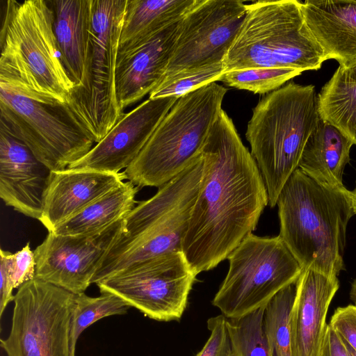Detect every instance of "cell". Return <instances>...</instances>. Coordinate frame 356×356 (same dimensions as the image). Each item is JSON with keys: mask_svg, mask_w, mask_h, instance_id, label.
<instances>
[{"mask_svg": "<svg viewBox=\"0 0 356 356\" xmlns=\"http://www.w3.org/2000/svg\"><path fill=\"white\" fill-rule=\"evenodd\" d=\"M182 252L156 258L129 275L97 283L101 293H111L149 318L168 322L181 319L195 280Z\"/></svg>", "mask_w": 356, "mask_h": 356, "instance_id": "cell-12", "label": "cell"}, {"mask_svg": "<svg viewBox=\"0 0 356 356\" xmlns=\"http://www.w3.org/2000/svg\"><path fill=\"white\" fill-rule=\"evenodd\" d=\"M139 188L123 181L107 193L58 225L53 231L60 236H85L99 233L124 218L136 207Z\"/></svg>", "mask_w": 356, "mask_h": 356, "instance_id": "cell-23", "label": "cell"}, {"mask_svg": "<svg viewBox=\"0 0 356 356\" xmlns=\"http://www.w3.org/2000/svg\"><path fill=\"white\" fill-rule=\"evenodd\" d=\"M211 334L208 340L195 356H232V346L227 327V318L218 315L207 321Z\"/></svg>", "mask_w": 356, "mask_h": 356, "instance_id": "cell-31", "label": "cell"}, {"mask_svg": "<svg viewBox=\"0 0 356 356\" xmlns=\"http://www.w3.org/2000/svg\"><path fill=\"white\" fill-rule=\"evenodd\" d=\"M349 294L350 300L356 304V278L351 283Z\"/></svg>", "mask_w": 356, "mask_h": 356, "instance_id": "cell-37", "label": "cell"}, {"mask_svg": "<svg viewBox=\"0 0 356 356\" xmlns=\"http://www.w3.org/2000/svg\"><path fill=\"white\" fill-rule=\"evenodd\" d=\"M202 172L200 152L153 197L136 205L124 218L123 232L104 257L92 284L129 275L156 258L182 252Z\"/></svg>", "mask_w": 356, "mask_h": 356, "instance_id": "cell-3", "label": "cell"}, {"mask_svg": "<svg viewBox=\"0 0 356 356\" xmlns=\"http://www.w3.org/2000/svg\"><path fill=\"white\" fill-rule=\"evenodd\" d=\"M276 205L279 236L303 270L335 277L346 270V229L355 214L350 191L322 185L297 168Z\"/></svg>", "mask_w": 356, "mask_h": 356, "instance_id": "cell-2", "label": "cell"}, {"mask_svg": "<svg viewBox=\"0 0 356 356\" xmlns=\"http://www.w3.org/2000/svg\"><path fill=\"white\" fill-rule=\"evenodd\" d=\"M10 252L0 250V317L6 308L8 303L14 300L13 295L15 289L12 275L10 269L9 254Z\"/></svg>", "mask_w": 356, "mask_h": 356, "instance_id": "cell-34", "label": "cell"}, {"mask_svg": "<svg viewBox=\"0 0 356 356\" xmlns=\"http://www.w3.org/2000/svg\"><path fill=\"white\" fill-rule=\"evenodd\" d=\"M339 288L337 277L302 270L290 314L291 356H320L327 313Z\"/></svg>", "mask_w": 356, "mask_h": 356, "instance_id": "cell-18", "label": "cell"}, {"mask_svg": "<svg viewBox=\"0 0 356 356\" xmlns=\"http://www.w3.org/2000/svg\"><path fill=\"white\" fill-rule=\"evenodd\" d=\"M265 306L238 318H227L234 356H274L273 347L264 330Z\"/></svg>", "mask_w": 356, "mask_h": 356, "instance_id": "cell-26", "label": "cell"}, {"mask_svg": "<svg viewBox=\"0 0 356 356\" xmlns=\"http://www.w3.org/2000/svg\"><path fill=\"white\" fill-rule=\"evenodd\" d=\"M202 172L182 252L194 273L209 270L255 229L268 205L251 153L222 109L202 146Z\"/></svg>", "mask_w": 356, "mask_h": 356, "instance_id": "cell-1", "label": "cell"}, {"mask_svg": "<svg viewBox=\"0 0 356 356\" xmlns=\"http://www.w3.org/2000/svg\"><path fill=\"white\" fill-rule=\"evenodd\" d=\"M50 1H6L0 32V84L66 104L75 84L62 63Z\"/></svg>", "mask_w": 356, "mask_h": 356, "instance_id": "cell-4", "label": "cell"}, {"mask_svg": "<svg viewBox=\"0 0 356 356\" xmlns=\"http://www.w3.org/2000/svg\"><path fill=\"white\" fill-rule=\"evenodd\" d=\"M321 118L341 131L356 145V83L335 71L318 95Z\"/></svg>", "mask_w": 356, "mask_h": 356, "instance_id": "cell-25", "label": "cell"}, {"mask_svg": "<svg viewBox=\"0 0 356 356\" xmlns=\"http://www.w3.org/2000/svg\"><path fill=\"white\" fill-rule=\"evenodd\" d=\"M320 356H349L341 339L328 324Z\"/></svg>", "mask_w": 356, "mask_h": 356, "instance_id": "cell-35", "label": "cell"}, {"mask_svg": "<svg viewBox=\"0 0 356 356\" xmlns=\"http://www.w3.org/2000/svg\"><path fill=\"white\" fill-rule=\"evenodd\" d=\"M51 172L25 143L0 129V197L6 205L39 220Z\"/></svg>", "mask_w": 356, "mask_h": 356, "instance_id": "cell-17", "label": "cell"}, {"mask_svg": "<svg viewBox=\"0 0 356 356\" xmlns=\"http://www.w3.org/2000/svg\"><path fill=\"white\" fill-rule=\"evenodd\" d=\"M353 145L337 127L321 118L306 143L298 168L322 185L343 188V171Z\"/></svg>", "mask_w": 356, "mask_h": 356, "instance_id": "cell-21", "label": "cell"}, {"mask_svg": "<svg viewBox=\"0 0 356 356\" xmlns=\"http://www.w3.org/2000/svg\"><path fill=\"white\" fill-rule=\"evenodd\" d=\"M197 0H127L118 51L180 20Z\"/></svg>", "mask_w": 356, "mask_h": 356, "instance_id": "cell-24", "label": "cell"}, {"mask_svg": "<svg viewBox=\"0 0 356 356\" xmlns=\"http://www.w3.org/2000/svg\"><path fill=\"white\" fill-rule=\"evenodd\" d=\"M223 63L190 69L165 76L149 93V99L179 97L211 83L219 81L225 72Z\"/></svg>", "mask_w": 356, "mask_h": 356, "instance_id": "cell-30", "label": "cell"}, {"mask_svg": "<svg viewBox=\"0 0 356 356\" xmlns=\"http://www.w3.org/2000/svg\"><path fill=\"white\" fill-rule=\"evenodd\" d=\"M336 71L346 81L356 83V59L344 65H339Z\"/></svg>", "mask_w": 356, "mask_h": 356, "instance_id": "cell-36", "label": "cell"}, {"mask_svg": "<svg viewBox=\"0 0 356 356\" xmlns=\"http://www.w3.org/2000/svg\"><path fill=\"white\" fill-rule=\"evenodd\" d=\"M291 68L254 67L224 72L219 81L227 86L255 94L271 92L302 74Z\"/></svg>", "mask_w": 356, "mask_h": 356, "instance_id": "cell-29", "label": "cell"}, {"mask_svg": "<svg viewBox=\"0 0 356 356\" xmlns=\"http://www.w3.org/2000/svg\"><path fill=\"white\" fill-rule=\"evenodd\" d=\"M321 120L313 85L290 82L268 93L253 109L245 137L270 207L276 205L282 188L298 168L306 143Z\"/></svg>", "mask_w": 356, "mask_h": 356, "instance_id": "cell-5", "label": "cell"}, {"mask_svg": "<svg viewBox=\"0 0 356 356\" xmlns=\"http://www.w3.org/2000/svg\"><path fill=\"white\" fill-rule=\"evenodd\" d=\"M246 11L242 1L197 0L181 20L165 76L223 63Z\"/></svg>", "mask_w": 356, "mask_h": 356, "instance_id": "cell-13", "label": "cell"}, {"mask_svg": "<svg viewBox=\"0 0 356 356\" xmlns=\"http://www.w3.org/2000/svg\"><path fill=\"white\" fill-rule=\"evenodd\" d=\"M10 269L15 289L35 277L36 261L29 243L22 250L9 254Z\"/></svg>", "mask_w": 356, "mask_h": 356, "instance_id": "cell-32", "label": "cell"}, {"mask_svg": "<svg viewBox=\"0 0 356 356\" xmlns=\"http://www.w3.org/2000/svg\"><path fill=\"white\" fill-rule=\"evenodd\" d=\"M129 308L125 302L111 293H101L98 297H90L85 293L77 294L70 333L71 356H75L77 340L87 327L104 317L124 314Z\"/></svg>", "mask_w": 356, "mask_h": 356, "instance_id": "cell-28", "label": "cell"}, {"mask_svg": "<svg viewBox=\"0 0 356 356\" xmlns=\"http://www.w3.org/2000/svg\"><path fill=\"white\" fill-rule=\"evenodd\" d=\"M350 192H351V196H352L354 211L356 214V185H355V188Z\"/></svg>", "mask_w": 356, "mask_h": 356, "instance_id": "cell-38", "label": "cell"}, {"mask_svg": "<svg viewBox=\"0 0 356 356\" xmlns=\"http://www.w3.org/2000/svg\"><path fill=\"white\" fill-rule=\"evenodd\" d=\"M302 11L325 60L344 65L356 59L355 0H306Z\"/></svg>", "mask_w": 356, "mask_h": 356, "instance_id": "cell-20", "label": "cell"}, {"mask_svg": "<svg viewBox=\"0 0 356 356\" xmlns=\"http://www.w3.org/2000/svg\"><path fill=\"white\" fill-rule=\"evenodd\" d=\"M325 61L297 0L247 4L238 33L223 62L225 71L254 67L317 70Z\"/></svg>", "mask_w": 356, "mask_h": 356, "instance_id": "cell-6", "label": "cell"}, {"mask_svg": "<svg viewBox=\"0 0 356 356\" xmlns=\"http://www.w3.org/2000/svg\"><path fill=\"white\" fill-rule=\"evenodd\" d=\"M232 356H234V354Z\"/></svg>", "mask_w": 356, "mask_h": 356, "instance_id": "cell-39", "label": "cell"}, {"mask_svg": "<svg viewBox=\"0 0 356 356\" xmlns=\"http://www.w3.org/2000/svg\"><path fill=\"white\" fill-rule=\"evenodd\" d=\"M178 99L148 98L124 113L108 133L83 157L67 168L118 173L138 156Z\"/></svg>", "mask_w": 356, "mask_h": 356, "instance_id": "cell-15", "label": "cell"}, {"mask_svg": "<svg viewBox=\"0 0 356 356\" xmlns=\"http://www.w3.org/2000/svg\"><path fill=\"white\" fill-rule=\"evenodd\" d=\"M124 172L66 168L52 171L38 220L49 232L125 180Z\"/></svg>", "mask_w": 356, "mask_h": 356, "instance_id": "cell-19", "label": "cell"}, {"mask_svg": "<svg viewBox=\"0 0 356 356\" xmlns=\"http://www.w3.org/2000/svg\"><path fill=\"white\" fill-rule=\"evenodd\" d=\"M227 90L216 82L179 97L135 160L123 171L140 187H161L200 152Z\"/></svg>", "mask_w": 356, "mask_h": 356, "instance_id": "cell-7", "label": "cell"}, {"mask_svg": "<svg viewBox=\"0 0 356 356\" xmlns=\"http://www.w3.org/2000/svg\"><path fill=\"white\" fill-rule=\"evenodd\" d=\"M54 31L62 63L75 88L81 85L91 19L92 0H52Z\"/></svg>", "mask_w": 356, "mask_h": 356, "instance_id": "cell-22", "label": "cell"}, {"mask_svg": "<svg viewBox=\"0 0 356 356\" xmlns=\"http://www.w3.org/2000/svg\"><path fill=\"white\" fill-rule=\"evenodd\" d=\"M127 0H92L83 76L66 104L90 138L99 143L123 115L115 67Z\"/></svg>", "mask_w": 356, "mask_h": 356, "instance_id": "cell-8", "label": "cell"}, {"mask_svg": "<svg viewBox=\"0 0 356 356\" xmlns=\"http://www.w3.org/2000/svg\"><path fill=\"white\" fill-rule=\"evenodd\" d=\"M124 226V218L92 235L60 236L49 232L33 251L35 277L76 295L85 293Z\"/></svg>", "mask_w": 356, "mask_h": 356, "instance_id": "cell-14", "label": "cell"}, {"mask_svg": "<svg viewBox=\"0 0 356 356\" xmlns=\"http://www.w3.org/2000/svg\"><path fill=\"white\" fill-rule=\"evenodd\" d=\"M181 19L147 40L118 51L115 93L122 113L127 107L149 94L163 79Z\"/></svg>", "mask_w": 356, "mask_h": 356, "instance_id": "cell-16", "label": "cell"}, {"mask_svg": "<svg viewBox=\"0 0 356 356\" xmlns=\"http://www.w3.org/2000/svg\"><path fill=\"white\" fill-rule=\"evenodd\" d=\"M76 294L34 278L18 288L12 324L1 347L7 356H71L70 333Z\"/></svg>", "mask_w": 356, "mask_h": 356, "instance_id": "cell-11", "label": "cell"}, {"mask_svg": "<svg viewBox=\"0 0 356 356\" xmlns=\"http://www.w3.org/2000/svg\"><path fill=\"white\" fill-rule=\"evenodd\" d=\"M329 325L356 350V305L338 307Z\"/></svg>", "mask_w": 356, "mask_h": 356, "instance_id": "cell-33", "label": "cell"}, {"mask_svg": "<svg viewBox=\"0 0 356 356\" xmlns=\"http://www.w3.org/2000/svg\"><path fill=\"white\" fill-rule=\"evenodd\" d=\"M296 287L297 281L289 284L265 306L264 330L273 347L274 356H291L289 321Z\"/></svg>", "mask_w": 356, "mask_h": 356, "instance_id": "cell-27", "label": "cell"}, {"mask_svg": "<svg viewBox=\"0 0 356 356\" xmlns=\"http://www.w3.org/2000/svg\"><path fill=\"white\" fill-rule=\"evenodd\" d=\"M0 129L25 143L51 171L66 169L93 147L67 105L0 84Z\"/></svg>", "mask_w": 356, "mask_h": 356, "instance_id": "cell-9", "label": "cell"}, {"mask_svg": "<svg viewBox=\"0 0 356 356\" xmlns=\"http://www.w3.org/2000/svg\"><path fill=\"white\" fill-rule=\"evenodd\" d=\"M229 269L212 300L226 318L250 313L298 280L303 269L278 235L249 234L229 254Z\"/></svg>", "mask_w": 356, "mask_h": 356, "instance_id": "cell-10", "label": "cell"}]
</instances>
